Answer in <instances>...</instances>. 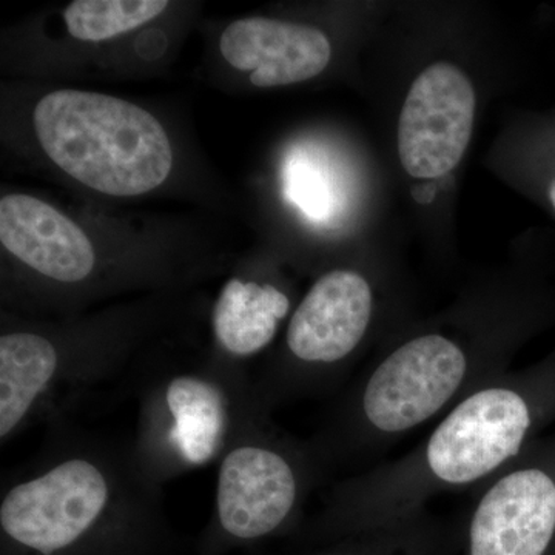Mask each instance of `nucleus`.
I'll use <instances>...</instances> for the list:
<instances>
[{
    "instance_id": "4468645a",
    "label": "nucleus",
    "mask_w": 555,
    "mask_h": 555,
    "mask_svg": "<svg viewBox=\"0 0 555 555\" xmlns=\"http://www.w3.org/2000/svg\"><path fill=\"white\" fill-rule=\"evenodd\" d=\"M169 7L166 0H75L64 10L72 38L104 42L155 21Z\"/></svg>"
},
{
    "instance_id": "1a4fd4ad",
    "label": "nucleus",
    "mask_w": 555,
    "mask_h": 555,
    "mask_svg": "<svg viewBox=\"0 0 555 555\" xmlns=\"http://www.w3.org/2000/svg\"><path fill=\"white\" fill-rule=\"evenodd\" d=\"M219 51L233 68L250 73V82L259 89L315 78L332 57L331 40L323 31L268 17L232 22L219 38Z\"/></svg>"
},
{
    "instance_id": "ddd939ff",
    "label": "nucleus",
    "mask_w": 555,
    "mask_h": 555,
    "mask_svg": "<svg viewBox=\"0 0 555 555\" xmlns=\"http://www.w3.org/2000/svg\"><path fill=\"white\" fill-rule=\"evenodd\" d=\"M167 404L175 418L171 440L193 465L207 463L221 444L225 406L221 392L199 378H175L167 387Z\"/></svg>"
},
{
    "instance_id": "7ed1b4c3",
    "label": "nucleus",
    "mask_w": 555,
    "mask_h": 555,
    "mask_svg": "<svg viewBox=\"0 0 555 555\" xmlns=\"http://www.w3.org/2000/svg\"><path fill=\"white\" fill-rule=\"evenodd\" d=\"M33 127L54 166L104 195H144L160 188L173 167L169 134L158 118L109 94L51 91L36 105Z\"/></svg>"
},
{
    "instance_id": "39448f33",
    "label": "nucleus",
    "mask_w": 555,
    "mask_h": 555,
    "mask_svg": "<svg viewBox=\"0 0 555 555\" xmlns=\"http://www.w3.org/2000/svg\"><path fill=\"white\" fill-rule=\"evenodd\" d=\"M477 98L473 82L455 65L438 62L423 69L409 90L398 122V155L411 177H443L465 155Z\"/></svg>"
},
{
    "instance_id": "f03ea898",
    "label": "nucleus",
    "mask_w": 555,
    "mask_h": 555,
    "mask_svg": "<svg viewBox=\"0 0 555 555\" xmlns=\"http://www.w3.org/2000/svg\"><path fill=\"white\" fill-rule=\"evenodd\" d=\"M506 339L418 332L390 347L361 379L350 408V434L382 454L440 418L470 390L503 374Z\"/></svg>"
},
{
    "instance_id": "20e7f679",
    "label": "nucleus",
    "mask_w": 555,
    "mask_h": 555,
    "mask_svg": "<svg viewBox=\"0 0 555 555\" xmlns=\"http://www.w3.org/2000/svg\"><path fill=\"white\" fill-rule=\"evenodd\" d=\"M473 492L463 555H555V430Z\"/></svg>"
},
{
    "instance_id": "0eeeda50",
    "label": "nucleus",
    "mask_w": 555,
    "mask_h": 555,
    "mask_svg": "<svg viewBox=\"0 0 555 555\" xmlns=\"http://www.w3.org/2000/svg\"><path fill=\"white\" fill-rule=\"evenodd\" d=\"M377 312V291L366 275L331 270L310 287L292 315L288 352L306 366L345 363L366 341Z\"/></svg>"
},
{
    "instance_id": "f8f14e48",
    "label": "nucleus",
    "mask_w": 555,
    "mask_h": 555,
    "mask_svg": "<svg viewBox=\"0 0 555 555\" xmlns=\"http://www.w3.org/2000/svg\"><path fill=\"white\" fill-rule=\"evenodd\" d=\"M56 367V349L49 339L25 332L0 338V437L20 425Z\"/></svg>"
},
{
    "instance_id": "423d86ee",
    "label": "nucleus",
    "mask_w": 555,
    "mask_h": 555,
    "mask_svg": "<svg viewBox=\"0 0 555 555\" xmlns=\"http://www.w3.org/2000/svg\"><path fill=\"white\" fill-rule=\"evenodd\" d=\"M107 481L86 460H69L11 489L0 507L3 531L42 554L72 545L100 517Z\"/></svg>"
},
{
    "instance_id": "9b49d317",
    "label": "nucleus",
    "mask_w": 555,
    "mask_h": 555,
    "mask_svg": "<svg viewBox=\"0 0 555 555\" xmlns=\"http://www.w3.org/2000/svg\"><path fill=\"white\" fill-rule=\"evenodd\" d=\"M288 310L291 299L273 284L233 278L215 305V335L233 356H251L272 343Z\"/></svg>"
},
{
    "instance_id": "9d476101",
    "label": "nucleus",
    "mask_w": 555,
    "mask_h": 555,
    "mask_svg": "<svg viewBox=\"0 0 555 555\" xmlns=\"http://www.w3.org/2000/svg\"><path fill=\"white\" fill-rule=\"evenodd\" d=\"M0 243L28 268L61 283L82 281L96 262L93 244L72 218L24 193L0 199Z\"/></svg>"
},
{
    "instance_id": "6e6552de",
    "label": "nucleus",
    "mask_w": 555,
    "mask_h": 555,
    "mask_svg": "<svg viewBox=\"0 0 555 555\" xmlns=\"http://www.w3.org/2000/svg\"><path fill=\"white\" fill-rule=\"evenodd\" d=\"M299 491L297 467L286 455L268 448L235 449L219 470V520L238 539L268 535L294 513Z\"/></svg>"
},
{
    "instance_id": "f257e3e1",
    "label": "nucleus",
    "mask_w": 555,
    "mask_h": 555,
    "mask_svg": "<svg viewBox=\"0 0 555 555\" xmlns=\"http://www.w3.org/2000/svg\"><path fill=\"white\" fill-rule=\"evenodd\" d=\"M555 426V352L503 372L438 418L425 440L347 489V520L369 531L426 509L434 496L477 489Z\"/></svg>"
}]
</instances>
